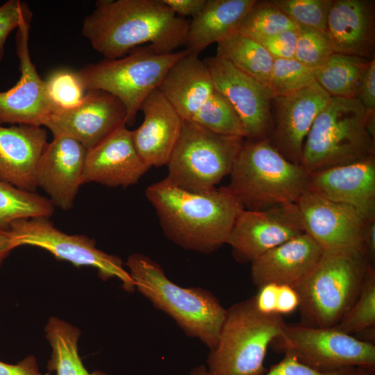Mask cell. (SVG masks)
Returning a JSON list of instances; mask_svg holds the SVG:
<instances>
[{"label":"cell","mask_w":375,"mask_h":375,"mask_svg":"<svg viewBox=\"0 0 375 375\" xmlns=\"http://www.w3.org/2000/svg\"><path fill=\"white\" fill-rule=\"evenodd\" d=\"M149 169L135 148L131 131L124 124L88 150L81 184L127 188L137 183Z\"/></svg>","instance_id":"18"},{"label":"cell","mask_w":375,"mask_h":375,"mask_svg":"<svg viewBox=\"0 0 375 375\" xmlns=\"http://www.w3.org/2000/svg\"><path fill=\"white\" fill-rule=\"evenodd\" d=\"M305 232L323 251L361 247L368 222L351 206L308 190L296 203Z\"/></svg>","instance_id":"15"},{"label":"cell","mask_w":375,"mask_h":375,"mask_svg":"<svg viewBox=\"0 0 375 375\" xmlns=\"http://www.w3.org/2000/svg\"><path fill=\"white\" fill-rule=\"evenodd\" d=\"M126 108L117 98L103 90H90L76 107H53L42 126L53 137L72 138L89 150L116 128L126 125Z\"/></svg>","instance_id":"13"},{"label":"cell","mask_w":375,"mask_h":375,"mask_svg":"<svg viewBox=\"0 0 375 375\" xmlns=\"http://www.w3.org/2000/svg\"><path fill=\"white\" fill-rule=\"evenodd\" d=\"M217 44L216 56L228 61L268 88L274 59L261 44L237 31Z\"/></svg>","instance_id":"28"},{"label":"cell","mask_w":375,"mask_h":375,"mask_svg":"<svg viewBox=\"0 0 375 375\" xmlns=\"http://www.w3.org/2000/svg\"><path fill=\"white\" fill-rule=\"evenodd\" d=\"M44 333L51 347L47 364L49 372H55L56 375H108L99 370L89 372L83 365L78 350L81 334L78 327L51 316L48 319Z\"/></svg>","instance_id":"27"},{"label":"cell","mask_w":375,"mask_h":375,"mask_svg":"<svg viewBox=\"0 0 375 375\" xmlns=\"http://www.w3.org/2000/svg\"><path fill=\"white\" fill-rule=\"evenodd\" d=\"M362 249L367 257L370 265L374 267L375 262V219L368 221L365 226L362 239Z\"/></svg>","instance_id":"46"},{"label":"cell","mask_w":375,"mask_h":375,"mask_svg":"<svg viewBox=\"0 0 375 375\" xmlns=\"http://www.w3.org/2000/svg\"><path fill=\"white\" fill-rule=\"evenodd\" d=\"M47 143V131L41 126L0 125V180L35 192L36 168Z\"/></svg>","instance_id":"22"},{"label":"cell","mask_w":375,"mask_h":375,"mask_svg":"<svg viewBox=\"0 0 375 375\" xmlns=\"http://www.w3.org/2000/svg\"><path fill=\"white\" fill-rule=\"evenodd\" d=\"M322 252L317 242L303 233L253 261L252 282L258 288L268 283L295 288L314 267Z\"/></svg>","instance_id":"23"},{"label":"cell","mask_w":375,"mask_h":375,"mask_svg":"<svg viewBox=\"0 0 375 375\" xmlns=\"http://www.w3.org/2000/svg\"><path fill=\"white\" fill-rule=\"evenodd\" d=\"M374 153L375 139L367 129L359 99L331 97L304 141L300 165L310 174Z\"/></svg>","instance_id":"6"},{"label":"cell","mask_w":375,"mask_h":375,"mask_svg":"<svg viewBox=\"0 0 375 375\" xmlns=\"http://www.w3.org/2000/svg\"><path fill=\"white\" fill-rule=\"evenodd\" d=\"M244 139L217 133L183 120L179 138L167 165L166 178L192 192L215 188L230 174Z\"/></svg>","instance_id":"9"},{"label":"cell","mask_w":375,"mask_h":375,"mask_svg":"<svg viewBox=\"0 0 375 375\" xmlns=\"http://www.w3.org/2000/svg\"><path fill=\"white\" fill-rule=\"evenodd\" d=\"M371 266L361 247L323 251L294 288L300 298V324L337 326L357 299Z\"/></svg>","instance_id":"5"},{"label":"cell","mask_w":375,"mask_h":375,"mask_svg":"<svg viewBox=\"0 0 375 375\" xmlns=\"http://www.w3.org/2000/svg\"><path fill=\"white\" fill-rule=\"evenodd\" d=\"M9 230L17 247L28 245L40 247L56 259L67 261L75 267H91L106 281L117 278L122 288L133 292L135 287L122 260L98 249L96 241L85 235H70L56 228L49 217L22 219L12 222Z\"/></svg>","instance_id":"11"},{"label":"cell","mask_w":375,"mask_h":375,"mask_svg":"<svg viewBox=\"0 0 375 375\" xmlns=\"http://www.w3.org/2000/svg\"><path fill=\"white\" fill-rule=\"evenodd\" d=\"M190 375H208V373L206 366L199 365L194 367L191 371Z\"/></svg>","instance_id":"49"},{"label":"cell","mask_w":375,"mask_h":375,"mask_svg":"<svg viewBox=\"0 0 375 375\" xmlns=\"http://www.w3.org/2000/svg\"><path fill=\"white\" fill-rule=\"evenodd\" d=\"M356 98L366 112L375 110V59L370 60L362 74L357 90Z\"/></svg>","instance_id":"41"},{"label":"cell","mask_w":375,"mask_h":375,"mask_svg":"<svg viewBox=\"0 0 375 375\" xmlns=\"http://www.w3.org/2000/svg\"><path fill=\"white\" fill-rule=\"evenodd\" d=\"M88 149L77 141L64 136L53 137L38 161L37 187L49 197L54 206L70 210L81 184Z\"/></svg>","instance_id":"19"},{"label":"cell","mask_w":375,"mask_h":375,"mask_svg":"<svg viewBox=\"0 0 375 375\" xmlns=\"http://www.w3.org/2000/svg\"><path fill=\"white\" fill-rule=\"evenodd\" d=\"M54 208L49 198L0 180V229L9 230L10 224L19 219L50 218Z\"/></svg>","instance_id":"30"},{"label":"cell","mask_w":375,"mask_h":375,"mask_svg":"<svg viewBox=\"0 0 375 375\" xmlns=\"http://www.w3.org/2000/svg\"><path fill=\"white\" fill-rule=\"evenodd\" d=\"M356 369L348 367L331 372H321L303 365L292 355L284 354L280 362L272 365L262 375H353Z\"/></svg>","instance_id":"40"},{"label":"cell","mask_w":375,"mask_h":375,"mask_svg":"<svg viewBox=\"0 0 375 375\" xmlns=\"http://www.w3.org/2000/svg\"><path fill=\"white\" fill-rule=\"evenodd\" d=\"M315 82L314 70L295 58L274 59L268 89L273 99L293 94Z\"/></svg>","instance_id":"34"},{"label":"cell","mask_w":375,"mask_h":375,"mask_svg":"<svg viewBox=\"0 0 375 375\" xmlns=\"http://www.w3.org/2000/svg\"><path fill=\"white\" fill-rule=\"evenodd\" d=\"M309 190L375 219V156L310 174Z\"/></svg>","instance_id":"20"},{"label":"cell","mask_w":375,"mask_h":375,"mask_svg":"<svg viewBox=\"0 0 375 375\" xmlns=\"http://www.w3.org/2000/svg\"><path fill=\"white\" fill-rule=\"evenodd\" d=\"M158 89L181 118L190 122L215 90L203 60L189 53L170 67Z\"/></svg>","instance_id":"25"},{"label":"cell","mask_w":375,"mask_h":375,"mask_svg":"<svg viewBox=\"0 0 375 375\" xmlns=\"http://www.w3.org/2000/svg\"><path fill=\"white\" fill-rule=\"evenodd\" d=\"M335 327L351 335L353 334H367L371 338H374V267H369L357 299L345 316Z\"/></svg>","instance_id":"33"},{"label":"cell","mask_w":375,"mask_h":375,"mask_svg":"<svg viewBox=\"0 0 375 375\" xmlns=\"http://www.w3.org/2000/svg\"><path fill=\"white\" fill-rule=\"evenodd\" d=\"M353 375H375V367H356Z\"/></svg>","instance_id":"48"},{"label":"cell","mask_w":375,"mask_h":375,"mask_svg":"<svg viewBox=\"0 0 375 375\" xmlns=\"http://www.w3.org/2000/svg\"><path fill=\"white\" fill-rule=\"evenodd\" d=\"M188 53L185 49L159 53L151 44L142 45L122 58H104L76 72L85 91L103 90L117 98L126 110V126L132 125L144 100L159 88L170 67Z\"/></svg>","instance_id":"8"},{"label":"cell","mask_w":375,"mask_h":375,"mask_svg":"<svg viewBox=\"0 0 375 375\" xmlns=\"http://www.w3.org/2000/svg\"><path fill=\"white\" fill-rule=\"evenodd\" d=\"M144 120L131 131L135 148L150 167L167 165L179 138L183 119L157 88L142 102Z\"/></svg>","instance_id":"21"},{"label":"cell","mask_w":375,"mask_h":375,"mask_svg":"<svg viewBox=\"0 0 375 375\" xmlns=\"http://www.w3.org/2000/svg\"><path fill=\"white\" fill-rule=\"evenodd\" d=\"M330 98L315 82L293 94L272 99L276 124L269 140L286 159L300 165L304 141Z\"/></svg>","instance_id":"17"},{"label":"cell","mask_w":375,"mask_h":375,"mask_svg":"<svg viewBox=\"0 0 375 375\" xmlns=\"http://www.w3.org/2000/svg\"><path fill=\"white\" fill-rule=\"evenodd\" d=\"M0 375H44L38 367L37 358L28 355L15 365L0 360Z\"/></svg>","instance_id":"44"},{"label":"cell","mask_w":375,"mask_h":375,"mask_svg":"<svg viewBox=\"0 0 375 375\" xmlns=\"http://www.w3.org/2000/svg\"><path fill=\"white\" fill-rule=\"evenodd\" d=\"M298 28L299 26L270 1H256L236 31L258 41L285 30Z\"/></svg>","instance_id":"32"},{"label":"cell","mask_w":375,"mask_h":375,"mask_svg":"<svg viewBox=\"0 0 375 375\" xmlns=\"http://www.w3.org/2000/svg\"><path fill=\"white\" fill-rule=\"evenodd\" d=\"M17 248L10 230L0 229V268L11 251Z\"/></svg>","instance_id":"47"},{"label":"cell","mask_w":375,"mask_h":375,"mask_svg":"<svg viewBox=\"0 0 375 375\" xmlns=\"http://www.w3.org/2000/svg\"><path fill=\"white\" fill-rule=\"evenodd\" d=\"M285 324L283 316L258 311L253 297L233 304L208 356V375H262L267 349Z\"/></svg>","instance_id":"7"},{"label":"cell","mask_w":375,"mask_h":375,"mask_svg":"<svg viewBox=\"0 0 375 375\" xmlns=\"http://www.w3.org/2000/svg\"><path fill=\"white\" fill-rule=\"evenodd\" d=\"M334 53L326 31L299 27L294 58L299 62L315 71L322 67Z\"/></svg>","instance_id":"36"},{"label":"cell","mask_w":375,"mask_h":375,"mask_svg":"<svg viewBox=\"0 0 375 375\" xmlns=\"http://www.w3.org/2000/svg\"><path fill=\"white\" fill-rule=\"evenodd\" d=\"M135 290L172 317L186 335L210 350L217 345L226 313L217 298L201 288H183L170 281L160 264L139 253L125 263Z\"/></svg>","instance_id":"3"},{"label":"cell","mask_w":375,"mask_h":375,"mask_svg":"<svg viewBox=\"0 0 375 375\" xmlns=\"http://www.w3.org/2000/svg\"><path fill=\"white\" fill-rule=\"evenodd\" d=\"M272 344L278 351L292 355L303 365L321 372L375 367L374 343L335 327L285 323Z\"/></svg>","instance_id":"10"},{"label":"cell","mask_w":375,"mask_h":375,"mask_svg":"<svg viewBox=\"0 0 375 375\" xmlns=\"http://www.w3.org/2000/svg\"><path fill=\"white\" fill-rule=\"evenodd\" d=\"M256 0H206L202 10L192 18L185 42L189 53L197 55L236 31Z\"/></svg>","instance_id":"26"},{"label":"cell","mask_w":375,"mask_h":375,"mask_svg":"<svg viewBox=\"0 0 375 375\" xmlns=\"http://www.w3.org/2000/svg\"><path fill=\"white\" fill-rule=\"evenodd\" d=\"M190 22L162 0H100L84 19L82 33L105 58H122L145 43L170 53L185 45Z\"/></svg>","instance_id":"1"},{"label":"cell","mask_w":375,"mask_h":375,"mask_svg":"<svg viewBox=\"0 0 375 375\" xmlns=\"http://www.w3.org/2000/svg\"><path fill=\"white\" fill-rule=\"evenodd\" d=\"M31 20L24 22L16 33V51L20 78L6 91L0 92V125L26 124L41 126L53 106L44 81L33 65L28 48Z\"/></svg>","instance_id":"16"},{"label":"cell","mask_w":375,"mask_h":375,"mask_svg":"<svg viewBox=\"0 0 375 375\" xmlns=\"http://www.w3.org/2000/svg\"><path fill=\"white\" fill-rule=\"evenodd\" d=\"M298 29L285 30L257 42L261 44L274 59L294 58Z\"/></svg>","instance_id":"39"},{"label":"cell","mask_w":375,"mask_h":375,"mask_svg":"<svg viewBox=\"0 0 375 375\" xmlns=\"http://www.w3.org/2000/svg\"><path fill=\"white\" fill-rule=\"evenodd\" d=\"M28 4L20 0H8L0 6V61L3 58L6 41L10 33L24 22L32 19Z\"/></svg>","instance_id":"38"},{"label":"cell","mask_w":375,"mask_h":375,"mask_svg":"<svg viewBox=\"0 0 375 375\" xmlns=\"http://www.w3.org/2000/svg\"><path fill=\"white\" fill-rule=\"evenodd\" d=\"M270 2L299 27L326 31L333 0H271Z\"/></svg>","instance_id":"35"},{"label":"cell","mask_w":375,"mask_h":375,"mask_svg":"<svg viewBox=\"0 0 375 375\" xmlns=\"http://www.w3.org/2000/svg\"><path fill=\"white\" fill-rule=\"evenodd\" d=\"M145 195L166 237L183 249L202 253L226 244L244 209L226 186L192 192L165 178L148 186Z\"/></svg>","instance_id":"2"},{"label":"cell","mask_w":375,"mask_h":375,"mask_svg":"<svg viewBox=\"0 0 375 375\" xmlns=\"http://www.w3.org/2000/svg\"><path fill=\"white\" fill-rule=\"evenodd\" d=\"M44 81L53 107L70 109L78 106L83 99L85 90L76 72L66 68L57 69Z\"/></svg>","instance_id":"37"},{"label":"cell","mask_w":375,"mask_h":375,"mask_svg":"<svg viewBox=\"0 0 375 375\" xmlns=\"http://www.w3.org/2000/svg\"><path fill=\"white\" fill-rule=\"evenodd\" d=\"M278 287V284L268 283L258 288V292L253 297L258 311L265 315L276 314Z\"/></svg>","instance_id":"42"},{"label":"cell","mask_w":375,"mask_h":375,"mask_svg":"<svg viewBox=\"0 0 375 375\" xmlns=\"http://www.w3.org/2000/svg\"><path fill=\"white\" fill-rule=\"evenodd\" d=\"M176 15L194 17L203 8L206 0H162Z\"/></svg>","instance_id":"45"},{"label":"cell","mask_w":375,"mask_h":375,"mask_svg":"<svg viewBox=\"0 0 375 375\" xmlns=\"http://www.w3.org/2000/svg\"><path fill=\"white\" fill-rule=\"evenodd\" d=\"M300 298L297 290L288 285L278 284L276 301V314L288 315L299 308Z\"/></svg>","instance_id":"43"},{"label":"cell","mask_w":375,"mask_h":375,"mask_svg":"<svg viewBox=\"0 0 375 375\" xmlns=\"http://www.w3.org/2000/svg\"><path fill=\"white\" fill-rule=\"evenodd\" d=\"M215 90L231 103L240 117L249 141L269 138L272 131L268 88L257 79L217 56L203 59Z\"/></svg>","instance_id":"14"},{"label":"cell","mask_w":375,"mask_h":375,"mask_svg":"<svg viewBox=\"0 0 375 375\" xmlns=\"http://www.w3.org/2000/svg\"><path fill=\"white\" fill-rule=\"evenodd\" d=\"M372 59L334 53L314 71L315 81L331 97H356L360 78Z\"/></svg>","instance_id":"29"},{"label":"cell","mask_w":375,"mask_h":375,"mask_svg":"<svg viewBox=\"0 0 375 375\" xmlns=\"http://www.w3.org/2000/svg\"><path fill=\"white\" fill-rule=\"evenodd\" d=\"M190 122L217 133L246 138V131L240 117L227 99L217 90Z\"/></svg>","instance_id":"31"},{"label":"cell","mask_w":375,"mask_h":375,"mask_svg":"<svg viewBox=\"0 0 375 375\" xmlns=\"http://www.w3.org/2000/svg\"><path fill=\"white\" fill-rule=\"evenodd\" d=\"M326 33L335 53L374 57L375 7L371 0H333Z\"/></svg>","instance_id":"24"},{"label":"cell","mask_w":375,"mask_h":375,"mask_svg":"<svg viewBox=\"0 0 375 375\" xmlns=\"http://www.w3.org/2000/svg\"><path fill=\"white\" fill-rule=\"evenodd\" d=\"M226 186L244 209L296 203L309 190L310 175L286 159L269 138L243 143Z\"/></svg>","instance_id":"4"},{"label":"cell","mask_w":375,"mask_h":375,"mask_svg":"<svg viewBox=\"0 0 375 375\" xmlns=\"http://www.w3.org/2000/svg\"><path fill=\"white\" fill-rule=\"evenodd\" d=\"M305 232L297 203L264 210L243 209L238 216L226 244L235 259L252 262L273 248Z\"/></svg>","instance_id":"12"}]
</instances>
